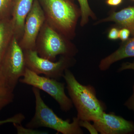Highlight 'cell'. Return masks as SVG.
I'll return each mask as SVG.
<instances>
[{
  "label": "cell",
  "mask_w": 134,
  "mask_h": 134,
  "mask_svg": "<svg viewBox=\"0 0 134 134\" xmlns=\"http://www.w3.org/2000/svg\"><path fill=\"white\" fill-rule=\"evenodd\" d=\"M63 77L70 98L76 109L77 117L80 120L93 122L98 120L105 108L104 103L97 98L95 88L90 85L80 83L69 69L65 70Z\"/></svg>",
  "instance_id": "cell-1"
},
{
  "label": "cell",
  "mask_w": 134,
  "mask_h": 134,
  "mask_svg": "<svg viewBox=\"0 0 134 134\" xmlns=\"http://www.w3.org/2000/svg\"><path fill=\"white\" fill-rule=\"evenodd\" d=\"M46 22L68 39L74 37L79 10L72 0H38Z\"/></svg>",
  "instance_id": "cell-2"
},
{
  "label": "cell",
  "mask_w": 134,
  "mask_h": 134,
  "mask_svg": "<svg viewBox=\"0 0 134 134\" xmlns=\"http://www.w3.org/2000/svg\"><path fill=\"white\" fill-rule=\"evenodd\" d=\"M32 90L35 98V112L32 119L26 125V127L34 129L41 127L49 128L63 134L84 133L77 117H74L71 122L69 120L62 119L46 104L40 90L33 87Z\"/></svg>",
  "instance_id": "cell-3"
},
{
  "label": "cell",
  "mask_w": 134,
  "mask_h": 134,
  "mask_svg": "<svg viewBox=\"0 0 134 134\" xmlns=\"http://www.w3.org/2000/svg\"><path fill=\"white\" fill-rule=\"evenodd\" d=\"M68 40L45 21L36 40V50L40 57L52 61L58 55L72 57L76 52Z\"/></svg>",
  "instance_id": "cell-4"
},
{
  "label": "cell",
  "mask_w": 134,
  "mask_h": 134,
  "mask_svg": "<svg viewBox=\"0 0 134 134\" xmlns=\"http://www.w3.org/2000/svg\"><path fill=\"white\" fill-rule=\"evenodd\" d=\"M22 77L19 82L45 92L58 103L63 111L67 112L73 108L72 100L65 93L64 83L48 77L40 76L26 68Z\"/></svg>",
  "instance_id": "cell-5"
},
{
  "label": "cell",
  "mask_w": 134,
  "mask_h": 134,
  "mask_svg": "<svg viewBox=\"0 0 134 134\" xmlns=\"http://www.w3.org/2000/svg\"><path fill=\"white\" fill-rule=\"evenodd\" d=\"M26 68L38 75L58 79L63 77L65 70L74 64L72 57L62 55L58 61L40 57L36 50L24 51Z\"/></svg>",
  "instance_id": "cell-6"
},
{
  "label": "cell",
  "mask_w": 134,
  "mask_h": 134,
  "mask_svg": "<svg viewBox=\"0 0 134 134\" xmlns=\"http://www.w3.org/2000/svg\"><path fill=\"white\" fill-rule=\"evenodd\" d=\"M8 86L14 91L19 80L23 76L26 68L23 50L15 36L1 63Z\"/></svg>",
  "instance_id": "cell-7"
},
{
  "label": "cell",
  "mask_w": 134,
  "mask_h": 134,
  "mask_svg": "<svg viewBox=\"0 0 134 134\" xmlns=\"http://www.w3.org/2000/svg\"><path fill=\"white\" fill-rule=\"evenodd\" d=\"M45 21L40 3L38 0H34L32 8L25 19L23 33L19 41V46L23 51L36 50V40Z\"/></svg>",
  "instance_id": "cell-8"
},
{
  "label": "cell",
  "mask_w": 134,
  "mask_h": 134,
  "mask_svg": "<svg viewBox=\"0 0 134 134\" xmlns=\"http://www.w3.org/2000/svg\"><path fill=\"white\" fill-rule=\"evenodd\" d=\"M93 125L101 134H134V122L114 113L102 114Z\"/></svg>",
  "instance_id": "cell-9"
},
{
  "label": "cell",
  "mask_w": 134,
  "mask_h": 134,
  "mask_svg": "<svg viewBox=\"0 0 134 134\" xmlns=\"http://www.w3.org/2000/svg\"><path fill=\"white\" fill-rule=\"evenodd\" d=\"M34 0H13L11 10V18L15 37L18 42L23 36L25 19L30 11Z\"/></svg>",
  "instance_id": "cell-10"
},
{
  "label": "cell",
  "mask_w": 134,
  "mask_h": 134,
  "mask_svg": "<svg viewBox=\"0 0 134 134\" xmlns=\"http://www.w3.org/2000/svg\"><path fill=\"white\" fill-rule=\"evenodd\" d=\"M130 57H134V36L127 40L118 50L101 60L99 68L101 71H105L114 63Z\"/></svg>",
  "instance_id": "cell-11"
},
{
  "label": "cell",
  "mask_w": 134,
  "mask_h": 134,
  "mask_svg": "<svg viewBox=\"0 0 134 134\" xmlns=\"http://www.w3.org/2000/svg\"><path fill=\"white\" fill-rule=\"evenodd\" d=\"M112 21L127 29L134 36V6L122 9L117 12H114L110 16L102 19L99 23Z\"/></svg>",
  "instance_id": "cell-12"
},
{
  "label": "cell",
  "mask_w": 134,
  "mask_h": 134,
  "mask_svg": "<svg viewBox=\"0 0 134 134\" xmlns=\"http://www.w3.org/2000/svg\"><path fill=\"white\" fill-rule=\"evenodd\" d=\"M14 36V30L11 17L0 19V63Z\"/></svg>",
  "instance_id": "cell-13"
},
{
  "label": "cell",
  "mask_w": 134,
  "mask_h": 134,
  "mask_svg": "<svg viewBox=\"0 0 134 134\" xmlns=\"http://www.w3.org/2000/svg\"><path fill=\"white\" fill-rule=\"evenodd\" d=\"M80 7V12L81 16V25L84 26L88 23L89 17H95L93 12L89 6L88 0H77Z\"/></svg>",
  "instance_id": "cell-14"
},
{
  "label": "cell",
  "mask_w": 134,
  "mask_h": 134,
  "mask_svg": "<svg viewBox=\"0 0 134 134\" xmlns=\"http://www.w3.org/2000/svg\"><path fill=\"white\" fill-rule=\"evenodd\" d=\"M13 92L8 88H0V111L13 102L14 98Z\"/></svg>",
  "instance_id": "cell-15"
},
{
  "label": "cell",
  "mask_w": 134,
  "mask_h": 134,
  "mask_svg": "<svg viewBox=\"0 0 134 134\" xmlns=\"http://www.w3.org/2000/svg\"><path fill=\"white\" fill-rule=\"evenodd\" d=\"M13 0H0V19L11 17Z\"/></svg>",
  "instance_id": "cell-16"
},
{
  "label": "cell",
  "mask_w": 134,
  "mask_h": 134,
  "mask_svg": "<svg viewBox=\"0 0 134 134\" xmlns=\"http://www.w3.org/2000/svg\"><path fill=\"white\" fill-rule=\"evenodd\" d=\"M18 134H47L48 132L39 131L34 129L23 127L21 124H13Z\"/></svg>",
  "instance_id": "cell-17"
},
{
  "label": "cell",
  "mask_w": 134,
  "mask_h": 134,
  "mask_svg": "<svg viewBox=\"0 0 134 134\" xmlns=\"http://www.w3.org/2000/svg\"><path fill=\"white\" fill-rule=\"evenodd\" d=\"M25 119V116L23 113H19L6 119L0 120V125L8 123L21 124Z\"/></svg>",
  "instance_id": "cell-18"
},
{
  "label": "cell",
  "mask_w": 134,
  "mask_h": 134,
  "mask_svg": "<svg viewBox=\"0 0 134 134\" xmlns=\"http://www.w3.org/2000/svg\"><path fill=\"white\" fill-rule=\"evenodd\" d=\"M91 121L88 120H79V124L80 127L86 129L91 134H97L98 132L97 130L93 124H91Z\"/></svg>",
  "instance_id": "cell-19"
},
{
  "label": "cell",
  "mask_w": 134,
  "mask_h": 134,
  "mask_svg": "<svg viewBox=\"0 0 134 134\" xmlns=\"http://www.w3.org/2000/svg\"><path fill=\"white\" fill-rule=\"evenodd\" d=\"M133 92L132 96L124 104V105L129 110H132L134 113V84L133 86Z\"/></svg>",
  "instance_id": "cell-20"
},
{
  "label": "cell",
  "mask_w": 134,
  "mask_h": 134,
  "mask_svg": "<svg viewBox=\"0 0 134 134\" xmlns=\"http://www.w3.org/2000/svg\"><path fill=\"white\" fill-rule=\"evenodd\" d=\"M130 34V32L129 30L123 28L119 31V38L121 41H125L128 39Z\"/></svg>",
  "instance_id": "cell-21"
},
{
  "label": "cell",
  "mask_w": 134,
  "mask_h": 134,
  "mask_svg": "<svg viewBox=\"0 0 134 134\" xmlns=\"http://www.w3.org/2000/svg\"><path fill=\"white\" fill-rule=\"evenodd\" d=\"M128 69L132 70L134 71V61L132 63L126 62L123 63L118 69V71L119 72H121Z\"/></svg>",
  "instance_id": "cell-22"
},
{
  "label": "cell",
  "mask_w": 134,
  "mask_h": 134,
  "mask_svg": "<svg viewBox=\"0 0 134 134\" xmlns=\"http://www.w3.org/2000/svg\"><path fill=\"white\" fill-rule=\"evenodd\" d=\"M9 88L8 86L7 83L3 75L1 66L0 63V88Z\"/></svg>",
  "instance_id": "cell-23"
},
{
  "label": "cell",
  "mask_w": 134,
  "mask_h": 134,
  "mask_svg": "<svg viewBox=\"0 0 134 134\" xmlns=\"http://www.w3.org/2000/svg\"><path fill=\"white\" fill-rule=\"evenodd\" d=\"M119 31L116 28H112L108 33V38L111 40H116L119 38Z\"/></svg>",
  "instance_id": "cell-24"
},
{
  "label": "cell",
  "mask_w": 134,
  "mask_h": 134,
  "mask_svg": "<svg viewBox=\"0 0 134 134\" xmlns=\"http://www.w3.org/2000/svg\"><path fill=\"white\" fill-rule=\"evenodd\" d=\"M122 0H107V3L111 6H117L122 2Z\"/></svg>",
  "instance_id": "cell-25"
}]
</instances>
